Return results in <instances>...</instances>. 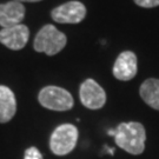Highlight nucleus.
Returning <instances> with one entry per match:
<instances>
[{
    "instance_id": "4",
    "label": "nucleus",
    "mask_w": 159,
    "mask_h": 159,
    "mask_svg": "<svg viewBox=\"0 0 159 159\" xmlns=\"http://www.w3.org/2000/svg\"><path fill=\"white\" fill-rule=\"evenodd\" d=\"M40 105L52 111H68L73 107L74 100L72 94L58 86H46L38 96Z\"/></svg>"
},
{
    "instance_id": "5",
    "label": "nucleus",
    "mask_w": 159,
    "mask_h": 159,
    "mask_svg": "<svg viewBox=\"0 0 159 159\" xmlns=\"http://www.w3.org/2000/svg\"><path fill=\"white\" fill-rule=\"evenodd\" d=\"M81 104L90 110H99L106 102V93L102 86L93 79H86L79 89Z\"/></svg>"
},
{
    "instance_id": "6",
    "label": "nucleus",
    "mask_w": 159,
    "mask_h": 159,
    "mask_svg": "<svg viewBox=\"0 0 159 159\" xmlns=\"http://www.w3.org/2000/svg\"><path fill=\"white\" fill-rule=\"evenodd\" d=\"M52 19L59 24H79L86 16V7L80 1H68L51 12Z\"/></svg>"
},
{
    "instance_id": "7",
    "label": "nucleus",
    "mask_w": 159,
    "mask_h": 159,
    "mask_svg": "<svg viewBox=\"0 0 159 159\" xmlns=\"http://www.w3.org/2000/svg\"><path fill=\"white\" fill-rule=\"evenodd\" d=\"M29 39L30 30L26 25L23 24L0 30V43L13 51L23 50Z\"/></svg>"
},
{
    "instance_id": "11",
    "label": "nucleus",
    "mask_w": 159,
    "mask_h": 159,
    "mask_svg": "<svg viewBox=\"0 0 159 159\" xmlns=\"http://www.w3.org/2000/svg\"><path fill=\"white\" fill-rule=\"evenodd\" d=\"M139 93L148 106L159 111V79L145 80L139 89Z\"/></svg>"
},
{
    "instance_id": "1",
    "label": "nucleus",
    "mask_w": 159,
    "mask_h": 159,
    "mask_svg": "<svg viewBox=\"0 0 159 159\" xmlns=\"http://www.w3.org/2000/svg\"><path fill=\"white\" fill-rule=\"evenodd\" d=\"M114 131V142L118 148L134 156L144 152L146 131L143 124L138 121L120 123Z\"/></svg>"
},
{
    "instance_id": "14",
    "label": "nucleus",
    "mask_w": 159,
    "mask_h": 159,
    "mask_svg": "<svg viewBox=\"0 0 159 159\" xmlns=\"http://www.w3.org/2000/svg\"><path fill=\"white\" fill-rule=\"evenodd\" d=\"M14 1H18V2H37V1H41V0H14Z\"/></svg>"
},
{
    "instance_id": "3",
    "label": "nucleus",
    "mask_w": 159,
    "mask_h": 159,
    "mask_svg": "<svg viewBox=\"0 0 159 159\" xmlns=\"http://www.w3.org/2000/svg\"><path fill=\"white\" fill-rule=\"evenodd\" d=\"M79 132L72 124H61L53 131L50 138V148L56 156H66L72 152L78 142Z\"/></svg>"
},
{
    "instance_id": "10",
    "label": "nucleus",
    "mask_w": 159,
    "mask_h": 159,
    "mask_svg": "<svg viewBox=\"0 0 159 159\" xmlns=\"http://www.w3.org/2000/svg\"><path fill=\"white\" fill-rule=\"evenodd\" d=\"M17 100L10 87L0 85V124L8 123L16 116Z\"/></svg>"
},
{
    "instance_id": "8",
    "label": "nucleus",
    "mask_w": 159,
    "mask_h": 159,
    "mask_svg": "<svg viewBox=\"0 0 159 159\" xmlns=\"http://www.w3.org/2000/svg\"><path fill=\"white\" fill-rule=\"evenodd\" d=\"M138 71L137 56L131 51L121 52L113 65V75L118 80L127 81L136 77Z\"/></svg>"
},
{
    "instance_id": "12",
    "label": "nucleus",
    "mask_w": 159,
    "mask_h": 159,
    "mask_svg": "<svg viewBox=\"0 0 159 159\" xmlns=\"http://www.w3.org/2000/svg\"><path fill=\"white\" fill-rule=\"evenodd\" d=\"M24 159H44L43 158V154L37 148H29L26 151H25V154H24Z\"/></svg>"
},
{
    "instance_id": "13",
    "label": "nucleus",
    "mask_w": 159,
    "mask_h": 159,
    "mask_svg": "<svg viewBox=\"0 0 159 159\" xmlns=\"http://www.w3.org/2000/svg\"><path fill=\"white\" fill-rule=\"evenodd\" d=\"M138 6L144 8H152L159 6V0H133Z\"/></svg>"
},
{
    "instance_id": "2",
    "label": "nucleus",
    "mask_w": 159,
    "mask_h": 159,
    "mask_svg": "<svg viewBox=\"0 0 159 159\" xmlns=\"http://www.w3.org/2000/svg\"><path fill=\"white\" fill-rule=\"evenodd\" d=\"M67 38L54 25H45L35 35L33 47L37 52L56 56L66 46Z\"/></svg>"
},
{
    "instance_id": "9",
    "label": "nucleus",
    "mask_w": 159,
    "mask_h": 159,
    "mask_svg": "<svg viewBox=\"0 0 159 159\" xmlns=\"http://www.w3.org/2000/svg\"><path fill=\"white\" fill-rule=\"evenodd\" d=\"M25 6L14 0L0 4V26L6 29L21 24L25 18Z\"/></svg>"
}]
</instances>
